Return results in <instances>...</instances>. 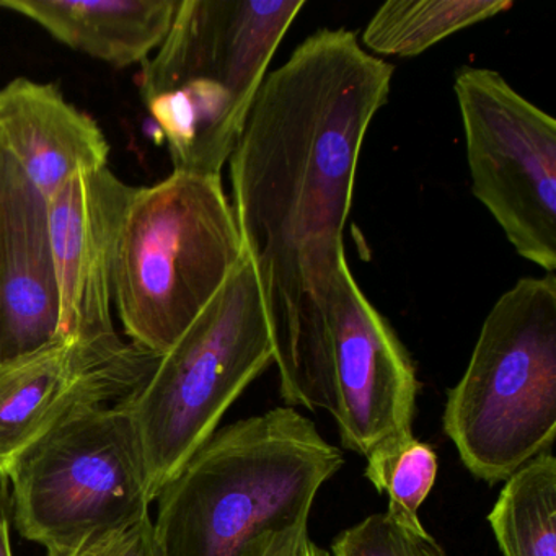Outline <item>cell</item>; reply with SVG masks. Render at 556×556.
<instances>
[{
  "label": "cell",
  "instance_id": "6da1fadb",
  "mask_svg": "<svg viewBox=\"0 0 556 556\" xmlns=\"http://www.w3.org/2000/svg\"><path fill=\"white\" fill-rule=\"evenodd\" d=\"M392 79V64L364 50L354 31L321 28L266 74L227 162L230 206L291 408L325 409V307L348 258L344 229L364 139Z\"/></svg>",
  "mask_w": 556,
  "mask_h": 556
},
{
  "label": "cell",
  "instance_id": "7a4b0ae2",
  "mask_svg": "<svg viewBox=\"0 0 556 556\" xmlns=\"http://www.w3.org/2000/svg\"><path fill=\"white\" fill-rule=\"evenodd\" d=\"M344 455L291 406L217 429L168 481L152 522L164 556H239L260 533L308 523Z\"/></svg>",
  "mask_w": 556,
  "mask_h": 556
},
{
  "label": "cell",
  "instance_id": "3957f363",
  "mask_svg": "<svg viewBox=\"0 0 556 556\" xmlns=\"http://www.w3.org/2000/svg\"><path fill=\"white\" fill-rule=\"evenodd\" d=\"M305 0H180L139 89L174 170L220 175Z\"/></svg>",
  "mask_w": 556,
  "mask_h": 556
},
{
  "label": "cell",
  "instance_id": "277c9868",
  "mask_svg": "<svg viewBox=\"0 0 556 556\" xmlns=\"http://www.w3.org/2000/svg\"><path fill=\"white\" fill-rule=\"evenodd\" d=\"M243 258L220 175L174 170L136 188L115 268V308L131 343L164 356Z\"/></svg>",
  "mask_w": 556,
  "mask_h": 556
},
{
  "label": "cell",
  "instance_id": "5b68a950",
  "mask_svg": "<svg viewBox=\"0 0 556 556\" xmlns=\"http://www.w3.org/2000/svg\"><path fill=\"white\" fill-rule=\"evenodd\" d=\"M442 425L464 467L506 481L556 438V276L523 278L481 325Z\"/></svg>",
  "mask_w": 556,
  "mask_h": 556
},
{
  "label": "cell",
  "instance_id": "8992f818",
  "mask_svg": "<svg viewBox=\"0 0 556 556\" xmlns=\"http://www.w3.org/2000/svg\"><path fill=\"white\" fill-rule=\"evenodd\" d=\"M275 364V344L249 256L125 399L154 497L217 431L243 390Z\"/></svg>",
  "mask_w": 556,
  "mask_h": 556
},
{
  "label": "cell",
  "instance_id": "52a82bcc",
  "mask_svg": "<svg viewBox=\"0 0 556 556\" xmlns=\"http://www.w3.org/2000/svg\"><path fill=\"white\" fill-rule=\"evenodd\" d=\"M22 536L51 549L100 533L128 532L154 503L128 403L92 406L28 445L9 471Z\"/></svg>",
  "mask_w": 556,
  "mask_h": 556
},
{
  "label": "cell",
  "instance_id": "ba28073f",
  "mask_svg": "<svg viewBox=\"0 0 556 556\" xmlns=\"http://www.w3.org/2000/svg\"><path fill=\"white\" fill-rule=\"evenodd\" d=\"M454 92L475 198L523 260L555 275V118L488 67H462Z\"/></svg>",
  "mask_w": 556,
  "mask_h": 556
},
{
  "label": "cell",
  "instance_id": "9c48e42d",
  "mask_svg": "<svg viewBox=\"0 0 556 556\" xmlns=\"http://www.w3.org/2000/svg\"><path fill=\"white\" fill-rule=\"evenodd\" d=\"M325 412L341 444L367 457L389 435L412 432L421 383L405 344L341 262L328 292L321 343Z\"/></svg>",
  "mask_w": 556,
  "mask_h": 556
},
{
  "label": "cell",
  "instance_id": "30bf717a",
  "mask_svg": "<svg viewBox=\"0 0 556 556\" xmlns=\"http://www.w3.org/2000/svg\"><path fill=\"white\" fill-rule=\"evenodd\" d=\"M159 357L122 338L60 340L0 364V483L15 458L64 419L92 406L123 402L141 389Z\"/></svg>",
  "mask_w": 556,
  "mask_h": 556
},
{
  "label": "cell",
  "instance_id": "8fae6325",
  "mask_svg": "<svg viewBox=\"0 0 556 556\" xmlns=\"http://www.w3.org/2000/svg\"><path fill=\"white\" fill-rule=\"evenodd\" d=\"M135 190L103 167L73 175L48 198L60 340L99 343L118 337L112 315L116 256Z\"/></svg>",
  "mask_w": 556,
  "mask_h": 556
},
{
  "label": "cell",
  "instance_id": "7c38bea8",
  "mask_svg": "<svg viewBox=\"0 0 556 556\" xmlns=\"http://www.w3.org/2000/svg\"><path fill=\"white\" fill-rule=\"evenodd\" d=\"M47 200L0 152V364L60 341Z\"/></svg>",
  "mask_w": 556,
  "mask_h": 556
},
{
  "label": "cell",
  "instance_id": "4fadbf2b",
  "mask_svg": "<svg viewBox=\"0 0 556 556\" xmlns=\"http://www.w3.org/2000/svg\"><path fill=\"white\" fill-rule=\"evenodd\" d=\"M0 152L48 200L73 175L109 167L110 144L56 86L21 77L0 89Z\"/></svg>",
  "mask_w": 556,
  "mask_h": 556
},
{
  "label": "cell",
  "instance_id": "5bb4252c",
  "mask_svg": "<svg viewBox=\"0 0 556 556\" xmlns=\"http://www.w3.org/2000/svg\"><path fill=\"white\" fill-rule=\"evenodd\" d=\"M180 0H0L54 40L110 66L144 64L170 30Z\"/></svg>",
  "mask_w": 556,
  "mask_h": 556
},
{
  "label": "cell",
  "instance_id": "9a60e30c",
  "mask_svg": "<svg viewBox=\"0 0 556 556\" xmlns=\"http://www.w3.org/2000/svg\"><path fill=\"white\" fill-rule=\"evenodd\" d=\"M513 8L509 0H389L370 18L359 41L374 56L415 58Z\"/></svg>",
  "mask_w": 556,
  "mask_h": 556
},
{
  "label": "cell",
  "instance_id": "2e32d148",
  "mask_svg": "<svg viewBox=\"0 0 556 556\" xmlns=\"http://www.w3.org/2000/svg\"><path fill=\"white\" fill-rule=\"evenodd\" d=\"M504 556H556V458L552 448L514 471L488 514Z\"/></svg>",
  "mask_w": 556,
  "mask_h": 556
},
{
  "label": "cell",
  "instance_id": "e0dca14e",
  "mask_svg": "<svg viewBox=\"0 0 556 556\" xmlns=\"http://www.w3.org/2000/svg\"><path fill=\"white\" fill-rule=\"evenodd\" d=\"M366 458L364 477L389 496L387 516L408 532L428 536L418 513L438 480L434 447L419 441L413 431L399 432L380 441Z\"/></svg>",
  "mask_w": 556,
  "mask_h": 556
},
{
  "label": "cell",
  "instance_id": "ac0fdd59",
  "mask_svg": "<svg viewBox=\"0 0 556 556\" xmlns=\"http://www.w3.org/2000/svg\"><path fill=\"white\" fill-rule=\"evenodd\" d=\"M331 556H447L431 535L396 526L386 513L370 514L331 542Z\"/></svg>",
  "mask_w": 556,
  "mask_h": 556
},
{
  "label": "cell",
  "instance_id": "d6986e66",
  "mask_svg": "<svg viewBox=\"0 0 556 556\" xmlns=\"http://www.w3.org/2000/svg\"><path fill=\"white\" fill-rule=\"evenodd\" d=\"M239 556H331L318 546L308 532V523L260 533L243 546Z\"/></svg>",
  "mask_w": 556,
  "mask_h": 556
},
{
  "label": "cell",
  "instance_id": "ffe728a7",
  "mask_svg": "<svg viewBox=\"0 0 556 556\" xmlns=\"http://www.w3.org/2000/svg\"><path fill=\"white\" fill-rule=\"evenodd\" d=\"M113 556H164L155 540L151 517L126 532Z\"/></svg>",
  "mask_w": 556,
  "mask_h": 556
},
{
  "label": "cell",
  "instance_id": "44dd1931",
  "mask_svg": "<svg viewBox=\"0 0 556 556\" xmlns=\"http://www.w3.org/2000/svg\"><path fill=\"white\" fill-rule=\"evenodd\" d=\"M126 532L100 533L71 548L51 549L48 556H113Z\"/></svg>",
  "mask_w": 556,
  "mask_h": 556
},
{
  "label": "cell",
  "instance_id": "7402d4cb",
  "mask_svg": "<svg viewBox=\"0 0 556 556\" xmlns=\"http://www.w3.org/2000/svg\"><path fill=\"white\" fill-rule=\"evenodd\" d=\"M9 483H0V556L12 555L11 545V494Z\"/></svg>",
  "mask_w": 556,
  "mask_h": 556
}]
</instances>
